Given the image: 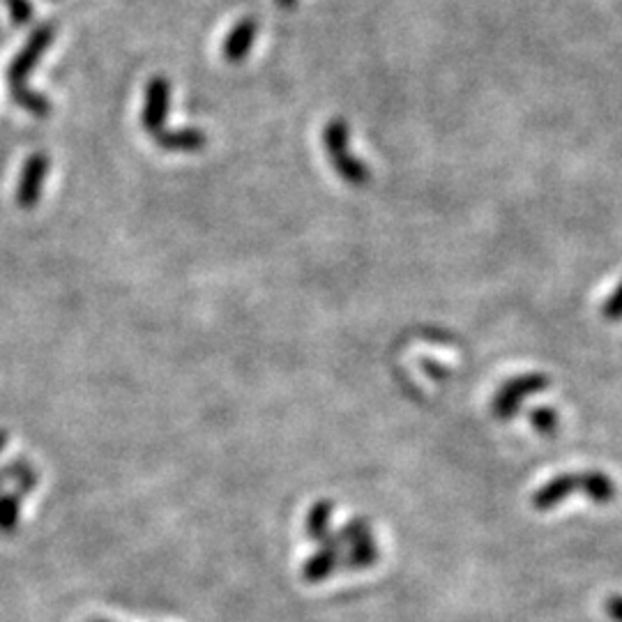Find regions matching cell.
Masks as SVG:
<instances>
[{"label": "cell", "instance_id": "obj_1", "mask_svg": "<svg viewBox=\"0 0 622 622\" xmlns=\"http://www.w3.org/2000/svg\"><path fill=\"white\" fill-rule=\"evenodd\" d=\"M53 37H56V26L53 24L37 26L33 33H30L24 49L14 56L10 67H7V86H10L12 102L17 104L19 109H24L30 116L37 118H47L53 106L47 95L28 88V77L30 72L35 70V65L40 63V58L51 47Z\"/></svg>", "mask_w": 622, "mask_h": 622}, {"label": "cell", "instance_id": "obj_9", "mask_svg": "<svg viewBox=\"0 0 622 622\" xmlns=\"http://www.w3.org/2000/svg\"><path fill=\"white\" fill-rule=\"evenodd\" d=\"M378 558H381V549H378L374 533L369 530V533L355 537L353 542L346 544L341 567H344V570L362 572V570H369V567H374L378 563Z\"/></svg>", "mask_w": 622, "mask_h": 622}, {"label": "cell", "instance_id": "obj_15", "mask_svg": "<svg viewBox=\"0 0 622 622\" xmlns=\"http://www.w3.org/2000/svg\"><path fill=\"white\" fill-rule=\"evenodd\" d=\"M5 3L14 24H28L33 19V5H30V0H5Z\"/></svg>", "mask_w": 622, "mask_h": 622}, {"label": "cell", "instance_id": "obj_19", "mask_svg": "<svg viewBox=\"0 0 622 622\" xmlns=\"http://www.w3.org/2000/svg\"><path fill=\"white\" fill-rule=\"evenodd\" d=\"M275 3L282 7V10H291V7L298 3V0H275Z\"/></svg>", "mask_w": 622, "mask_h": 622}, {"label": "cell", "instance_id": "obj_6", "mask_svg": "<svg viewBox=\"0 0 622 622\" xmlns=\"http://www.w3.org/2000/svg\"><path fill=\"white\" fill-rule=\"evenodd\" d=\"M171 109V83L162 74H157L148 81L146 86V102H143L141 111V125L150 136H155L164 130L166 116Z\"/></svg>", "mask_w": 622, "mask_h": 622}, {"label": "cell", "instance_id": "obj_13", "mask_svg": "<svg viewBox=\"0 0 622 622\" xmlns=\"http://www.w3.org/2000/svg\"><path fill=\"white\" fill-rule=\"evenodd\" d=\"M21 496L14 489H0V533L14 535L21 523Z\"/></svg>", "mask_w": 622, "mask_h": 622}, {"label": "cell", "instance_id": "obj_4", "mask_svg": "<svg viewBox=\"0 0 622 622\" xmlns=\"http://www.w3.org/2000/svg\"><path fill=\"white\" fill-rule=\"evenodd\" d=\"M549 385H551V378L546 374L514 376L507 383L500 385L496 394H493L491 411H493V415L498 417V420L510 422L512 417L519 413L523 401H526L528 397H533V394H537V392L549 390Z\"/></svg>", "mask_w": 622, "mask_h": 622}, {"label": "cell", "instance_id": "obj_3", "mask_svg": "<svg viewBox=\"0 0 622 622\" xmlns=\"http://www.w3.org/2000/svg\"><path fill=\"white\" fill-rule=\"evenodd\" d=\"M348 139H351V130H348L344 118H332L328 125L323 127V146L328 159L332 164V169L339 173V178L348 182L353 187H362L371 180L369 166L351 155L348 150Z\"/></svg>", "mask_w": 622, "mask_h": 622}, {"label": "cell", "instance_id": "obj_18", "mask_svg": "<svg viewBox=\"0 0 622 622\" xmlns=\"http://www.w3.org/2000/svg\"><path fill=\"white\" fill-rule=\"evenodd\" d=\"M7 443H10V434H7L5 429H0V454H3Z\"/></svg>", "mask_w": 622, "mask_h": 622}, {"label": "cell", "instance_id": "obj_14", "mask_svg": "<svg viewBox=\"0 0 622 622\" xmlns=\"http://www.w3.org/2000/svg\"><path fill=\"white\" fill-rule=\"evenodd\" d=\"M530 424L544 436H553L560 429V415L551 406H540L530 411Z\"/></svg>", "mask_w": 622, "mask_h": 622}, {"label": "cell", "instance_id": "obj_12", "mask_svg": "<svg viewBox=\"0 0 622 622\" xmlns=\"http://www.w3.org/2000/svg\"><path fill=\"white\" fill-rule=\"evenodd\" d=\"M332 512H335L332 500H318V503L311 505V510L307 512V519H305V530H307L309 540L323 542L325 537L330 535Z\"/></svg>", "mask_w": 622, "mask_h": 622}, {"label": "cell", "instance_id": "obj_17", "mask_svg": "<svg viewBox=\"0 0 622 622\" xmlns=\"http://www.w3.org/2000/svg\"><path fill=\"white\" fill-rule=\"evenodd\" d=\"M604 611L613 622H622V595H613L604 602Z\"/></svg>", "mask_w": 622, "mask_h": 622}, {"label": "cell", "instance_id": "obj_20", "mask_svg": "<svg viewBox=\"0 0 622 622\" xmlns=\"http://www.w3.org/2000/svg\"><path fill=\"white\" fill-rule=\"evenodd\" d=\"M90 622H109V620H90Z\"/></svg>", "mask_w": 622, "mask_h": 622}, {"label": "cell", "instance_id": "obj_8", "mask_svg": "<svg viewBox=\"0 0 622 622\" xmlns=\"http://www.w3.org/2000/svg\"><path fill=\"white\" fill-rule=\"evenodd\" d=\"M256 35H259V21L254 17L240 19L238 24L231 28V33L224 37L222 58L229 60V63H240V60H245L254 47Z\"/></svg>", "mask_w": 622, "mask_h": 622}, {"label": "cell", "instance_id": "obj_5", "mask_svg": "<svg viewBox=\"0 0 622 622\" xmlns=\"http://www.w3.org/2000/svg\"><path fill=\"white\" fill-rule=\"evenodd\" d=\"M51 171V157L44 150L30 155L24 166H21V176L17 182V206L24 210H33L37 203L42 201L44 185H47Z\"/></svg>", "mask_w": 622, "mask_h": 622}, {"label": "cell", "instance_id": "obj_7", "mask_svg": "<svg viewBox=\"0 0 622 622\" xmlns=\"http://www.w3.org/2000/svg\"><path fill=\"white\" fill-rule=\"evenodd\" d=\"M344 551L346 546L339 540V535H328L321 542V546L307 558V563L302 565V579L307 583H323L332 572L341 567Z\"/></svg>", "mask_w": 622, "mask_h": 622}, {"label": "cell", "instance_id": "obj_16", "mask_svg": "<svg viewBox=\"0 0 622 622\" xmlns=\"http://www.w3.org/2000/svg\"><path fill=\"white\" fill-rule=\"evenodd\" d=\"M602 314H604V318H609V321H620L622 318V282L618 284L616 291H613L609 298H606L604 307H602Z\"/></svg>", "mask_w": 622, "mask_h": 622}, {"label": "cell", "instance_id": "obj_10", "mask_svg": "<svg viewBox=\"0 0 622 622\" xmlns=\"http://www.w3.org/2000/svg\"><path fill=\"white\" fill-rule=\"evenodd\" d=\"M155 143L166 153H196L203 150L208 143L206 132L196 127H182V130H162L153 136Z\"/></svg>", "mask_w": 622, "mask_h": 622}, {"label": "cell", "instance_id": "obj_11", "mask_svg": "<svg viewBox=\"0 0 622 622\" xmlns=\"http://www.w3.org/2000/svg\"><path fill=\"white\" fill-rule=\"evenodd\" d=\"M40 482L35 466L26 459H17L0 470V489H14L21 496H28Z\"/></svg>", "mask_w": 622, "mask_h": 622}, {"label": "cell", "instance_id": "obj_2", "mask_svg": "<svg viewBox=\"0 0 622 622\" xmlns=\"http://www.w3.org/2000/svg\"><path fill=\"white\" fill-rule=\"evenodd\" d=\"M583 493L595 503H611L616 498V482L602 470H586V473H565L553 477L544 487L533 493V507L540 512H549L565 498Z\"/></svg>", "mask_w": 622, "mask_h": 622}]
</instances>
